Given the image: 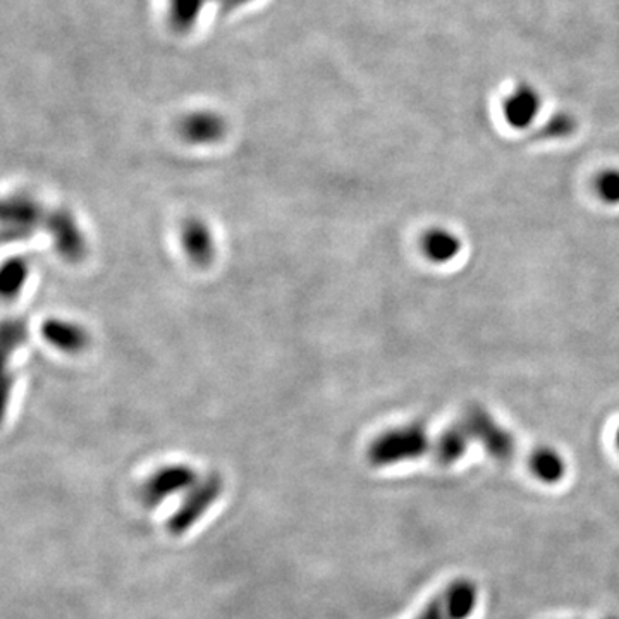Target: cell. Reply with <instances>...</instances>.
Here are the masks:
<instances>
[{"label":"cell","mask_w":619,"mask_h":619,"mask_svg":"<svg viewBox=\"0 0 619 619\" xmlns=\"http://www.w3.org/2000/svg\"><path fill=\"white\" fill-rule=\"evenodd\" d=\"M227 121L223 114L215 111H193L190 114L181 117L179 121L178 131L179 137L186 143L199 144H214L219 143L227 132Z\"/></svg>","instance_id":"8"},{"label":"cell","mask_w":619,"mask_h":619,"mask_svg":"<svg viewBox=\"0 0 619 619\" xmlns=\"http://www.w3.org/2000/svg\"><path fill=\"white\" fill-rule=\"evenodd\" d=\"M25 339L26 327L21 320L0 323V426L8 415L9 401L13 394L11 362Z\"/></svg>","instance_id":"6"},{"label":"cell","mask_w":619,"mask_h":619,"mask_svg":"<svg viewBox=\"0 0 619 619\" xmlns=\"http://www.w3.org/2000/svg\"><path fill=\"white\" fill-rule=\"evenodd\" d=\"M616 446H618L619 450V429L618 432H616Z\"/></svg>","instance_id":"20"},{"label":"cell","mask_w":619,"mask_h":619,"mask_svg":"<svg viewBox=\"0 0 619 619\" xmlns=\"http://www.w3.org/2000/svg\"><path fill=\"white\" fill-rule=\"evenodd\" d=\"M471 441L473 439H471L465 421H459L456 426L444 430L439 435L438 441L433 442V458L442 467H450V465H454V463L459 462L465 456Z\"/></svg>","instance_id":"13"},{"label":"cell","mask_w":619,"mask_h":619,"mask_svg":"<svg viewBox=\"0 0 619 619\" xmlns=\"http://www.w3.org/2000/svg\"><path fill=\"white\" fill-rule=\"evenodd\" d=\"M41 206L29 197L16 194L0 199V227L13 238L29 236L41 223Z\"/></svg>","instance_id":"9"},{"label":"cell","mask_w":619,"mask_h":619,"mask_svg":"<svg viewBox=\"0 0 619 619\" xmlns=\"http://www.w3.org/2000/svg\"><path fill=\"white\" fill-rule=\"evenodd\" d=\"M49 231L62 258L76 264L87 256V238L71 212L58 211L50 215Z\"/></svg>","instance_id":"7"},{"label":"cell","mask_w":619,"mask_h":619,"mask_svg":"<svg viewBox=\"0 0 619 619\" xmlns=\"http://www.w3.org/2000/svg\"><path fill=\"white\" fill-rule=\"evenodd\" d=\"M595 191L603 202L611 203V205L619 203V170L607 169L598 174L595 179Z\"/></svg>","instance_id":"18"},{"label":"cell","mask_w":619,"mask_h":619,"mask_svg":"<svg viewBox=\"0 0 619 619\" xmlns=\"http://www.w3.org/2000/svg\"><path fill=\"white\" fill-rule=\"evenodd\" d=\"M420 248L432 264H447L462 252V241L444 227H432L421 236Z\"/></svg>","instance_id":"14"},{"label":"cell","mask_w":619,"mask_h":619,"mask_svg":"<svg viewBox=\"0 0 619 619\" xmlns=\"http://www.w3.org/2000/svg\"><path fill=\"white\" fill-rule=\"evenodd\" d=\"M41 336L50 346L62 353H81L90 344V334L85 327L64 318H49L41 326Z\"/></svg>","instance_id":"11"},{"label":"cell","mask_w":619,"mask_h":619,"mask_svg":"<svg viewBox=\"0 0 619 619\" xmlns=\"http://www.w3.org/2000/svg\"><path fill=\"white\" fill-rule=\"evenodd\" d=\"M29 277V264L21 256H13L0 264V298L13 300L25 289Z\"/></svg>","instance_id":"17"},{"label":"cell","mask_w":619,"mask_h":619,"mask_svg":"<svg viewBox=\"0 0 619 619\" xmlns=\"http://www.w3.org/2000/svg\"><path fill=\"white\" fill-rule=\"evenodd\" d=\"M250 2H253V0H226V2H224V9L231 11V9L241 8V5L250 4Z\"/></svg>","instance_id":"19"},{"label":"cell","mask_w":619,"mask_h":619,"mask_svg":"<svg viewBox=\"0 0 619 619\" xmlns=\"http://www.w3.org/2000/svg\"><path fill=\"white\" fill-rule=\"evenodd\" d=\"M209 4H212V0H167L170 25L179 34L191 31L199 25Z\"/></svg>","instance_id":"16"},{"label":"cell","mask_w":619,"mask_h":619,"mask_svg":"<svg viewBox=\"0 0 619 619\" xmlns=\"http://www.w3.org/2000/svg\"><path fill=\"white\" fill-rule=\"evenodd\" d=\"M529 468L539 482L554 485L566 477V462L553 447H536L529 458Z\"/></svg>","instance_id":"15"},{"label":"cell","mask_w":619,"mask_h":619,"mask_svg":"<svg viewBox=\"0 0 619 619\" xmlns=\"http://www.w3.org/2000/svg\"><path fill=\"white\" fill-rule=\"evenodd\" d=\"M224 491L223 475L211 471L205 477L199 479L193 488L185 495L178 511L174 513L167 520L165 529L170 535H182L188 532L197 521L212 508V504L219 500Z\"/></svg>","instance_id":"2"},{"label":"cell","mask_w":619,"mask_h":619,"mask_svg":"<svg viewBox=\"0 0 619 619\" xmlns=\"http://www.w3.org/2000/svg\"><path fill=\"white\" fill-rule=\"evenodd\" d=\"M604 619H619L618 616H607V618Z\"/></svg>","instance_id":"21"},{"label":"cell","mask_w":619,"mask_h":619,"mask_svg":"<svg viewBox=\"0 0 619 619\" xmlns=\"http://www.w3.org/2000/svg\"><path fill=\"white\" fill-rule=\"evenodd\" d=\"M463 421L471 439L479 441L492 458L497 462H508L515 456L516 441L513 433L501 427L485 409H470Z\"/></svg>","instance_id":"5"},{"label":"cell","mask_w":619,"mask_h":619,"mask_svg":"<svg viewBox=\"0 0 619 619\" xmlns=\"http://www.w3.org/2000/svg\"><path fill=\"white\" fill-rule=\"evenodd\" d=\"M479 604V586L470 578L453 580L413 619H468Z\"/></svg>","instance_id":"3"},{"label":"cell","mask_w":619,"mask_h":619,"mask_svg":"<svg viewBox=\"0 0 619 619\" xmlns=\"http://www.w3.org/2000/svg\"><path fill=\"white\" fill-rule=\"evenodd\" d=\"M432 447L429 433L421 424L394 427L379 433L367 450L371 467H391L396 463L418 459Z\"/></svg>","instance_id":"1"},{"label":"cell","mask_w":619,"mask_h":619,"mask_svg":"<svg viewBox=\"0 0 619 619\" xmlns=\"http://www.w3.org/2000/svg\"><path fill=\"white\" fill-rule=\"evenodd\" d=\"M181 244L188 261L194 267L205 268L214 262V232L200 217H190L181 224Z\"/></svg>","instance_id":"10"},{"label":"cell","mask_w":619,"mask_h":619,"mask_svg":"<svg viewBox=\"0 0 619 619\" xmlns=\"http://www.w3.org/2000/svg\"><path fill=\"white\" fill-rule=\"evenodd\" d=\"M199 479V473L194 471V468L185 463L161 467L143 480L138 489V500L144 508H157L159 504L170 495L190 491Z\"/></svg>","instance_id":"4"},{"label":"cell","mask_w":619,"mask_h":619,"mask_svg":"<svg viewBox=\"0 0 619 619\" xmlns=\"http://www.w3.org/2000/svg\"><path fill=\"white\" fill-rule=\"evenodd\" d=\"M541 111V97L533 88L520 87L509 93L503 103V114L511 128H527Z\"/></svg>","instance_id":"12"}]
</instances>
